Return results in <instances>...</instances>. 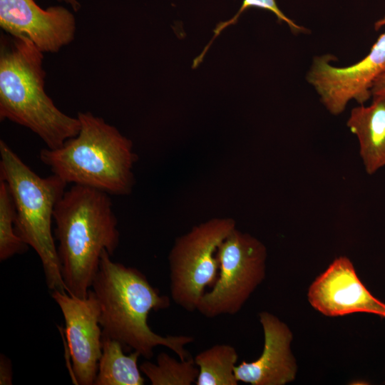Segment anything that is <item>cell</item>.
<instances>
[{
	"label": "cell",
	"mask_w": 385,
	"mask_h": 385,
	"mask_svg": "<svg viewBox=\"0 0 385 385\" xmlns=\"http://www.w3.org/2000/svg\"><path fill=\"white\" fill-rule=\"evenodd\" d=\"M111 256L103 252L91 288L99 304L103 336L120 342L125 351L133 349L146 359L153 356L158 346L168 348L180 360L191 356L185 346L194 342L192 336L163 337L148 324L150 312L168 308L170 298L161 294L140 270L113 262Z\"/></svg>",
	"instance_id": "cell-1"
},
{
	"label": "cell",
	"mask_w": 385,
	"mask_h": 385,
	"mask_svg": "<svg viewBox=\"0 0 385 385\" xmlns=\"http://www.w3.org/2000/svg\"><path fill=\"white\" fill-rule=\"evenodd\" d=\"M53 221L66 291L86 297L103 252L113 255L119 244L118 220L110 195L73 185L57 202Z\"/></svg>",
	"instance_id": "cell-2"
},
{
	"label": "cell",
	"mask_w": 385,
	"mask_h": 385,
	"mask_svg": "<svg viewBox=\"0 0 385 385\" xmlns=\"http://www.w3.org/2000/svg\"><path fill=\"white\" fill-rule=\"evenodd\" d=\"M43 61V53L29 39L1 41L0 119L29 128L55 149L77 135L81 123L60 111L46 93Z\"/></svg>",
	"instance_id": "cell-3"
},
{
	"label": "cell",
	"mask_w": 385,
	"mask_h": 385,
	"mask_svg": "<svg viewBox=\"0 0 385 385\" xmlns=\"http://www.w3.org/2000/svg\"><path fill=\"white\" fill-rule=\"evenodd\" d=\"M81 128L55 149L40 151V160L65 182L108 195H125L134 185L137 155L131 140L113 125L92 113L79 112Z\"/></svg>",
	"instance_id": "cell-4"
},
{
	"label": "cell",
	"mask_w": 385,
	"mask_h": 385,
	"mask_svg": "<svg viewBox=\"0 0 385 385\" xmlns=\"http://www.w3.org/2000/svg\"><path fill=\"white\" fill-rule=\"evenodd\" d=\"M0 158V180L6 183L14 202L16 233L39 257L48 289L66 292L52 221L68 183L53 173L37 175L3 140Z\"/></svg>",
	"instance_id": "cell-5"
},
{
	"label": "cell",
	"mask_w": 385,
	"mask_h": 385,
	"mask_svg": "<svg viewBox=\"0 0 385 385\" xmlns=\"http://www.w3.org/2000/svg\"><path fill=\"white\" fill-rule=\"evenodd\" d=\"M236 228L232 218H212L178 237L168 255L170 296L188 312L197 310L207 287L219 274L217 250Z\"/></svg>",
	"instance_id": "cell-6"
},
{
	"label": "cell",
	"mask_w": 385,
	"mask_h": 385,
	"mask_svg": "<svg viewBox=\"0 0 385 385\" xmlns=\"http://www.w3.org/2000/svg\"><path fill=\"white\" fill-rule=\"evenodd\" d=\"M217 257L218 277L197 307L207 318L238 313L266 276L265 245L237 228L219 245Z\"/></svg>",
	"instance_id": "cell-7"
},
{
	"label": "cell",
	"mask_w": 385,
	"mask_h": 385,
	"mask_svg": "<svg viewBox=\"0 0 385 385\" xmlns=\"http://www.w3.org/2000/svg\"><path fill=\"white\" fill-rule=\"evenodd\" d=\"M385 26V16L377 21L376 30ZM332 56L314 57L307 80L316 90L321 102L333 115L345 110L351 100L364 104L371 96L374 81L385 71V31L381 34L370 52L357 63L346 67L330 63Z\"/></svg>",
	"instance_id": "cell-8"
},
{
	"label": "cell",
	"mask_w": 385,
	"mask_h": 385,
	"mask_svg": "<svg viewBox=\"0 0 385 385\" xmlns=\"http://www.w3.org/2000/svg\"><path fill=\"white\" fill-rule=\"evenodd\" d=\"M65 322L67 344L72 361V379L78 385H94L102 354L101 310L91 289L86 297L52 291Z\"/></svg>",
	"instance_id": "cell-9"
},
{
	"label": "cell",
	"mask_w": 385,
	"mask_h": 385,
	"mask_svg": "<svg viewBox=\"0 0 385 385\" xmlns=\"http://www.w3.org/2000/svg\"><path fill=\"white\" fill-rule=\"evenodd\" d=\"M0 26L11 36L31 41L41 51L56 53L74 38L73 13L62 6L41 8L34 0H0Z\"/></svg>",
	"instance_id": "cell-10"
},
{
	"label": "cell",
	"mask_w": 385,
	"mask_h": 385,
	"mask_svg": "<svg viewBox=\"0 0 385 385\" xmlns=\"http://www.w3.org/2000/svg\"><path fill=\"white\" fill-rule=\"evenodd\" d=\"M307 299L311 306L328 317L369 313L385 317V303L361 282L351 260L336 258L311 284Z\"/></svg>",
	"instance_id": "cell-11"
},
{
	"label": "cell",
	"mask_w": 385,
	"mask_h": 385,
	"mask_svg": "<svg viewBox=\"0 0 385 385\" xmlns=\"http://www.w3.org/2000/svg\"><path fill=\"white\" fill-rule=\"evenodd\" d=\"M259 320L264 333L263 350L256 360L235 367L237 381L252 385H285L297 376V360L292 351L293 334L274 314L263 311Z\"/></svg>",
	"instance_id": "cell-12"
},
{
	"label": "cell",
	"mask_w": 385,
	"mask_h": 385,
	"mask_svg": "<svg viewBox=\"0 0 385 385\" xmlns=\"http://www.w3.org/2000/svg\"><path fill=\"white\" fill-rule=\"evenodd\" d=\"M372 98L370 105L352 108L346 123L358 139L359 155L369 175L385 166V97Z\"/></svg>",
	"instance_id": "cell-13"
},
{
	"label": "cell",
	"mask_w": 385,
	"mask_h": 385,
	"mask_svg": "<svg viewBox=\"0 0 385 385\" xmlns=\"http://www.w3.org/2000/svg\"><path fill=\"white\" fill-rule=\"evenodd\" d=\"M123 345L102 337V354L94 385H143L145 379L138 365L140 354L134 351L125 354Z\"/></svg>",
	"instance_id": "cell-14"
},
{
	"label": "cell",
	"mask_w": 385,
	"mask_h": 385,
	"mask_svg": "<svg viewBox=\"0 0 385 385\" xmlns=\"http://www.w3.org/2000/svg\"><path fill=\"white\" fill-rule=\"evenodd\" d=\"M238 359L235 348L230 344H215L194 358L199 374L196 385H237L235 367Z\"/></svg>",
	"instance_id": "cell-15"
},
{
	"label": "cell",
	"mask_w": 385,
	"mask_h": 385,
	"mask_svg": "<svg viewBox=\"0 0 385 385\" xmlns=\"http://www.w3.org/2000/svg\"><path fill=\"white\" fill-rule=\"evenodd\" d=\"M140 369L152 385H190L195 384L199 374L192 356L177 360L166 352H160L155 363L145 361Z\"/></svg>",
	"instance_id": "cell-16"
},
{
	"label": "cell",
	"mask_w": 385,
	"mask_h": 385,
	"mask_svg": "<svg viewBox=\"0 0 385 385\" xmlns=\"http://www.w3.org/2000/svg\"><path fill=\"white\" fill-rule=\"evenodd\" d=\"M16 208L9 188L0 180V261L22 254L27 245L16 230Z\"/></svg>",
	"instance_id": "cell-17"
},
{
	"label": "cell",
	"mask_w": 385,
	"mask_h": 385,
	"mask_svg": "<svg viewBox=\"0 0 385 385\" xmlns=\"http://www.w3.org/2000/svg\"><path fill=\"white\" fill-rule=\"evenodd\" d=\"M252 7L265 9L272 12L279 21L286 23L293 33H303L307 31L306 29L296 24L293 21L286 16V15L277 5L275 0H243L240 9L232 19L227 20V21L221 22L217 25L214 30V36H212V39L209 41L205 48H203L202 53L195 58L192 64L193 68H195L202 62L213 41L220 34V33L229 26L235 24L238 20L240 16L246 9Z\"/></svg>",
	"instance_id": "cell-18"
},
{
	"label": "cell",
	"mask_w": 385,
	"mask_h": 385,
	"mask_svg": "<svg viewBox=\"0 0 385 385\" xmlns=\"http://www.w3.org/2000/svg\"><path fill=\"white\" fill-rule=\"evenodd\" d=\"M12 365L11 360L4 354H0V384H12Z\"/></svg>",
	"instance_id": "cell-19"
},
{
	"label": "cell",
	"mask_w": 385,
	"mask_h": 385,
	"mask_svg": "<svg viewBox=\"0 0 385 385\" xmlns=\"http://www.w3.org/2000/svg\"><path fill=\"white\" fill-rule=\"evenodd\" d=\"M371 95L372 97H385V71L381 73L373 83L371 88Z\"/></svg>",
	"instance_id": "cell-20"
},
{
	"label": "cell",
	"mask_w": 385,
	"mask_h": 385,
	"mask_svg": "<svg viewBox=\"0 0 385 385\" xmlns=\"http://www.w3.org/2000/svg\"><path fill=\"white\" fill-rule=\"evenodd\" d=\"M59 1H63L66 4L70 5L74 11L79 10L81 4L78 0H58Z\"/></svg>",
	"instance_id": "cell-21"
}]
</instances>
